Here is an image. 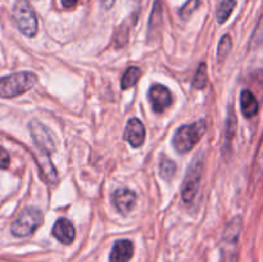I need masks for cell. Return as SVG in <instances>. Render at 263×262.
I'll return each mask as SVG.
<instances>
[{"label": "cell", "mask_w": 263, "mask_h": 262, "mask_svg": "<svg viewBox=\"0 0 263 262\" xmlns=\"http://www.w3.org/2000/svg\"><path fill=\"white\" fill-rule=\"evenodd\" d=\"M253 175L256 180H259L263 177V139L259 144L258 152H257L256 159H254V170Z\"/></svg>", "instance_id": "22"}, {"label": "cell", "mask_w": 263, "mask_h": 262, "mask_svg": "<svg viewBox=\"0 0 263 262\" xmlns=\"http://www.w3.org/2000/svg\"><path fill=\"white\" fill-rule=\"evenodd\" d=\"M162 26V7L159 0L154 2L153 10H152L151 20H149V36L152 35V32H156L161 28Z\"/></svg>", "instance_id": "16"}, {"label": "cell", "mask_w": 263, "mask_h": 262, "mask_svg": "<svg viewBox=\"0 0 263 262\" xmlns=\"http://www.w3.org/2000/svg\"><path fill=\"white\" fill-rule=\"evenodd\" d=\"M208 84V74H207V66L205 63H200L198 67L197 72L193 79V86L197 90H202L207 86Z\"/></svg>", "instance_id": "19"}, {"label": "cell", "mask_w": 263, "mask_h": 262, "mask_svg": "<svg viewBox=\"0 0 263 262\" xmlns=\"http://www.w3.org/2000/svg\"><path fill=\"white\" fill-rule=\"evenodd\" d=\"M9 163H10L9 153H8L4 148L0 146V169L2 170L8 169V167H9Z\"/></svg>", "instance_id": "25"}, {"label": "cell", "mask_w": 263, "mask_h": 262, "mask_svg": "<svg viewBox=\"0 0 263 262\" xmlns=\"http://www.w3.org/2000/svg\"><path fill=\"white\" fill-rule=\"evenodd\" d=\"M43 223V213L35 207H27L13 221L10 231L17 238L31 235Z\"/></svg>", "instance_id": "5"}, {"label": "cell", "mask_w": 263, "mask_h": 262, "mask_svg": "<svg viewBox=\"0 0 263 262\" xmlns=\"http://www.w3.org/2000/svg\"><path fill=\"white\" fill-rule=\"evenodd\" d=\"M152 108L156 113L164 112L172 104V95L166 86L161 84L152 85L148 92Z\"/></svg>", "instance_id": "8"}, {"label": "cell", "mask_w": 263, "mask_h": 262, "mask_svg": "<svg viewBox=\"0 0 263 262\" xmlns=\"http://www.w3.org/2000/svg\"><path fill=\"white\" fill-rule=\"evenodd\" d=\"M113 203H115L118 212L127 215L135 205L136 194L127 188H120L113 193Z\"/></svg>", "instance_id": "10"}, {"label": "cell", "mask_w": 263, "mask_h": 262, "mask_svg": "<svg viewBox=\"0 0 263 262\" xmlns=\"http://www.w3.org/2000/svg\"><path fill=\"white\" fill-rule=\"evenodd\" d=\"M235 5H236L235 0H223V2H221L217 8V13H216L217 22L218 23L226 22L228 18L231 15V13H233Z\"/></svg>", "instance_id": "17"}, {"label": "cell", "mask_w": 263, "mask_h": 262, "mask_svg": "<svg viewBox=\"0 0 263 262\" xmlns=\"http://www.w3.org/2000/svg\"><path fill=\"white\" fill-rule=\"evenodd\" d=\"M99 3L104 9H110L115 4V0H99Z\"/></svg>", "instance_id": "26"}, {"label": "cell", "mask_w": 263, "mask_h": 262, "mask_svg": "<svg viewBox=\"0 0 263 262\" xmlns=\"http://www.w3.org/2000/svg\"><path fill=\"white\" fill-rule=\"evenodd\" d=\"M203 156L198 154L195 158H193L189 169H187L186 176L184 179V185H182V199L186 203H190L194 199L195 194L198 192V188L200 185L203 175Z\"/></svg>", "instance_id": "6"}, {"label": "cell", "mask_w": 263, "mask_h": 262, "mask_svg": "<svg viewBox=\"0 0 263 262\" xmlns=\"http://www.w3.org/2000/svg\"><path fill=\"white\" fill-rule=\"evenodd\" d=\"M74 226L68 218H59L53 226L54 238L63 244H71L74 239Z\"/></svg>", "instance_id": "12"}, {"label": "cell", "mask_w": 263, "mask_h": 262, "mask_svg": "<svg viewBox=\"0 0 263 262\" xmlns=\"http://www.w3.org/2000/svg\"><path fill=\"white\" fill-rule=\"evenodd\" d=\"M236 133V116L235 112L231 107H229L228 116H226V126H225V135H226V141L230 143L231 139L234 138Z\"/></svg>", "instance_id": "20"}, {"label": "cell", "mask_w": 263, "mask_h": 262, "mask_svg": "<svg viewBox=\"0 0 263 262\" xmlns=\"http://www.w3.org/2000/svg\"><path fill=\"white\" fill-rule=\"evenodd\" d=\"M28 128H30L31 136H32L33 141H35L36 146L40 151L48 152V153H51V152L55 151V141H54L50 130L45 125H43L39 121L33 120L28 125Z\"/></svg>", "instance_id": "7"}, {"label": "cell", "mask_w": 263, "mask_h": 262, "mask_svg": "<svg viewBox=\"0 0 263 262\" xmlns=\"http://www.w3.org/2000/svg\"><path fill=\"white\" fill-rule=\"evenodd\" d=\"M205 130H207V125H205L204 120L181 126L174 136L175 149L180 153H186V152L192 151L195 144L204 135Z\"/></svg>", "instance_id": "3"}, {"label": "cell", "mask_w": 263, "mask_h": 262, "mask_svg": "<svg viewBox=\"0 0 263 262\" xmlns=\"http://www.w3.org/2000/svg\"><path fill=\"white\" fill-rule=\"evenodd\" d=\"M231 38L229 35H225L222 39L220 40V44H218V50H217V58L218 61L222 62L226 57L229 55L231 50Z\"/></svg>", "instance_id": "21"}, {"label": "cell", "mask_w": 263, "mask_h": 262, "mask_svg": "<svg viewBox=\"0 0 263 262\" xmlns=\"http://www.w3.org/2000/svg\"><path fill=\"white\" fill-rule=\"evenodd\" d=\"M199 0H187L184 4V7L180 9V17H181L182 20H189V18L192 17L193 13L197 10V8L199 7Z\"/></svg>", "instance_id": "23"}, {"label": "cell", "mask_w": 263, "mask_h": 262, "mask_svg": "<svg viewBox=\"0 0 263 262\" xmlns=\"http://www.w3.org/2000/svg\"><path fill=\"white\" fill-rule=\"evenodd\" d=\"M159 172H161V176L164 180L170 181L174 177L175 172H176V164L168 157L163 156L161 158V162H159Z\"/></svg>", "instance_id": "18"}, {"label": "cell", "mask_w": 263, "mask_h": 262, "mask_svg": "<svg viewBox=\"0 0 263 262\" xmlns=\"http://www.w3.org/2000/svg\"><path fill=\"white\" fill-rule=\"evenodd\" d=\"M35 158L36 161H37V164L39 167H40V171L41 174H43L44 179H45L49 184H55V182L58 181V174H57L55 167L51 163L50 153L39 149L35 154Z\"/></svg>", "instance_id": "11"}, {"label": "cell", "mask_w": 263, "mask_h": 262, "mask_svg": "<svg viewBox=\"0 0 263 262\" xmlns=\"http://www.w3.org/2000/svg\"><path fill=\"white\" fill-rule=\"evenodd\" d=\"M134 244L127 239L117 240L110 251V262H128L133 258Z\"/></svg>", "instance_id": "13"}, {"label": "cell", "mask_w": 263, "mask_h": 262, "mask_svg": "<svg viewBox=\"0 0 263 262\" xmlns=\"http://www.w3.org/2000/svg\"><path fill=\"white\" fill-rule=\"evenodd\" d=\"M13 20L18 30L27 38L37 33V18L27 0H17L13 7Z\"/></svg>", "instance_id": "4"}, {"label": "cell", "mask_w": 263, "mask_h": 262, "mask_svg": "<svg viewBox=\"0 0 263 262\" xmlns=\"http://www.w3.org/2000/svg\"><path fill=\"white\" fill-rule=\"evenodd\" d=\"M145 139V127L139 118L128 120L125 130V140L128 141L131 146L139 148Z\"/></svg>", "instance_id": "9"}, {"label": "cell", "mask_w": 263, "mask_h": 262, "mask_svg": "<svg viewBox=\"0 0 263 262\" xmlns=\"http://www.w3.org/2000/svg\"><path fill=\"white\" fill-rule=\"evenodd\" d=\"M37 77L31 72H17L0 79V98H14L35 86Z\"/></svg>", "instance_id": "1"}, {"label": "cell", "mask_w": 263, "mask_h": 262, "mask_svg": "<svg viewBox=\"0 0 263 262\" xmlns=\"http://www.w3.org/2000/svg\"><path fill=\"white\" fill-rule=\"evenodd\" d=\"M77 2L79 0H62V5L64 8H73L77 4Z\"/></svg>", "instance_id": "27"}, {"label": "cell", "mask_w": 263, "mask_h": 262, "mask_svg": "<svg viewBox=\"0 0 263 262\" xmlns=\"http://www.w3.org/2000/svg\"><path fill=\"white\" fill-rule=\"evenodd\" d=\"M128 38V27L126 26H120L116 33V45L117 46H123L127 43Z\"/></svg>", "instance_id": "24"}, {"label": "cell", "mask_w": 263, "mask_h": 262, "mask_svg": "<svg viewBox=\"0 0 263 262\" xmlns=\"http://www.w3.org/2000/svg\"><path fill=\"white\" fill-rule=\"evenodd\" d=\"M243 220L235 217L229 222L223 233L222 244H221V261L220 262H238L239 238H240Z\"/></svg>", "instance_id": "2"}, {"label": "cell", "mask_w": 263, "mask_h": 262, "mask_svg": "<svg viewBox=\"0 0 263 262\" xmlns=\"http://www.w3.org/2000/svg\"><path fill=\"white\" fill-rule=\"evenodd\" d=\"M141 76V71L139 67H130V68L126 69V72L123 73L122 80H121V89L127 90L131 86L136 84L139 81Z\"/></svg>", "instance_id": "15"}, {"label": "cell", "mask_w": 263, "mask_h": 262, "mask_svg": "<svg viewBox=\"0 0 263 262\" xmlns=\"http://www.w3.org/2000/svg\"><path fill=\"white\" fill-rule=\"evenodd\" d=\"M240 107L243 115L248 118L253 117V116H256L257 113H258V100L256 99V97H254L253 92H252L251 90H243V91H241Z\"/></svg>", "instance_id": "14"}]
</instances>
